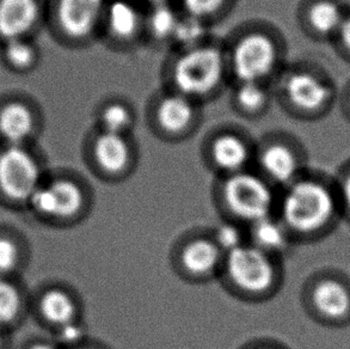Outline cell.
<instances>
[{
    "label": "cell",
    "mask_w": 350,
    "mask_h": 349,
    "mask_svg": "<svg viewBox=\"0 0 350 349\" xmlns=\"http://www.w3.org/2000/svg\"><path fill=\"white\" fill-rule=\"evenodd\" d=\"M281 213L287 229L313 235L332 222L336 213V198L319 181H294L282 200Z\"/></svg>",
    "instance_id": "cell-1"
},
{
    "label": "cell",
    "mask_w": 350,
    "mask_h": 349,
    "mask_svg": "<svg viewBox=\"0 0 350 349\" xmlns=\"http://www.w3.org/2000/svg\"><path fill=\"white\" fill-rule=\"evenodd\" d=\"M41 168L23 146H6L0 151V205L9 208L28 207L41 187Z\"/></svg>",
    "instance_id": "cell-2"
},
{
    "label": "cell",
    "mask_w": 350,
    "mask_h": 349,
    "mask_svg": "<svg viewBox=\"0 0 350 349\" xmlns=\"http://www.w3.org/2000/svg\"><path fill=\"white\" fill-rule=\"evenodd\" d=\"M223 75V55L214 47L188 49L177 59L172 71L176 88L185 96L209 94L220 84Z\"/></svg>",
    "instance_id": "cell-3"
},
{
    "label": "cell",
    "mask_w": 350,
    "mask_h": 349,
    "mask_svg": "<svg viewBox=\"0 0 350 349\" xmlns=\"http://www.w3.org/2000/svg\"><path fill=\"white\" fill-rule=\"evenodd\" d=\"M224 198L237 217L260 222L270 217L273 193L265 181L250 174H236L224 185Z\"/></svg>",
    "instance_id": "cell-4"
},
{
    "label": "cell",
    "mask_w": 350,
    "mask_h": 349,
    "mask_svg": "<svg viewBox=\"0 0 350 349\" xmlns=\"http://www.w3.org/2000/svg\"><path fill=\"white\" fill-rule=\"evenodd\" d=\"M226 268L232 283L245 292H265L274 283V264L269 254L256 246H241L228 253Z\"/></svg>",
    "instance_id": "cell-5"
},
{
    "label": "cell",
    "mask_w": 350,
    "mask_h": 349,
    "mask_svg": "<svg viewBox=\"0 0 350 349\" xmlns=\"http://www.w3.org/2000/svg\"><path fill=\"white\" fill-rule=\"evenodd\" d=\"M278 57V47L268 35L249 34L239 40L233 49V71L243 83H260L273 72Z\"/></svg>",
    "instance_id": "cell-6"
},
{
    "label": "cell",
    "mask_w": 350,
    "mask_h": 349,
    "mask_svg": "<svg viewBox=\"0 0 350 349\" xmlns=\"http://www.w3.org/2000/svg\"><path fill=\"white\" fill-rule=\"evenodd\" d=\"M84 203L81 189L68 179L41 184L29 201L28 208L40 217L66 219L81 211Z\"/></svg>",
    "instance_id": "cell-7"
},
{
    "label": "cell",
    "mask_w": 350,
    "mask_h": 349,
    "mask_svg": "<svg viewBox=\"0 0 350 349\" xmlns=\"http://www.w3.org/2000/svg\"><path fill=\"white\" fill-rule=\"evenodd\" d=\"M284 94L294 108L305 113H318L332 102V89L312 72H294L286 79Z\"/></svg>",
    "instance_id": "cell-8"
},
{
    "label": "cell",
    "mask_w": 350,
    "mask_h": 349,
    "mask_svg": "<svg viewBox=\"0 0 350 349\" xmlns=\"http://www.w3.org/2000/svg\"><path fill=\"white\" fill-rule=\"evenodd\" d=\"M105 0H57V23L72 38L89 36L103 12Z\"/></svg>",
    "instance_id": "cell-9"
},
{
    "label": "cell",
    "mask_w": 350,
    "mask_h": 349,
    "mask_svg": "<svg viewBox=\"0 0 350 349\" xmlns=\"http://www.w3.org/2000/svg\"><path fill=\"white\" fill-rule=\"evenodd\" d=\"M38 16V0H0V35L6 41L23 38Z\"/></svg>",
    "instance_id": "cell-10"
},
{
    "label": "cell",
    "mask_w": 350,
    "mask_h": 349,
    "mask_svg": "<svg viewBox=\"0 0 350 349\" xmlns=\"http://www.w3.org/2000/svg\"><path fill=\"white\" fill-rule=\"evenodd\" d=\"M311 300L318 313L330 321L343 320L350 312V291L335 279L318 281L311 293Z\"/></svg>",
    "instance_id": "cell-11"
},
{
    "label": "cell",
    "mask_w": 350,
    "mask_h": 349,
    "mask_svg": "<svg viewBox=\"0 0 350 349\" xmlns=\"http://www.w3.org/2000/svg\"><path fill=\"white\" fill-rule=\"evenodd\" d=\"M33 131V116L28 107L10 103L0 112V135L8 146H23Z\"/></svg>",
    "instance_id": "cell-12"
},
{
    "label": "cell",
    "mask_w": 350,
    "mask_h": 349,
    "mask_svg": "<svg viewBox=\"0 0 350 349\" xmlns=\"http://www.w3.org/2000/svg\"><path fill=\"white\" fill-rule=\"evenodd\" d=\"M260 166L270 179L279 183H293L298 174V157L284 144H271L265 147L260 158Z\"/></svg>",
    "instance_id": "cell-13"
},
{
    "label": "cell",
    "mask_w": 350,
    "mask_h": 349,
    "mask_svg": "<svg viewBox=\"0 0 350 349\" xmlns=\"http://www.w3.org/2000/svg\"><path fill=\"white\" fill-rule=\"evenodd\" d=\"M194 118V107L185 94H172L161 99L157 108V120L166 132L180 133Z\"/></svg>",
    "instance_id": "cell-14"
},
{
    "label": "cell",
    "mask_w": 350,
    "mask_h": 349,
    "mask_svg": "<svg viewBox=\"0 0 350 349\" xmlns=\"http://www.w3.org/2000/svg\"><path fill=\"white\" fill-rule=\"evenodd\" d=\"M95 157L103 170L118 174L127 166L129 147L121 134L105 132L96 140Z\"/></svg>",
    "instance_id": "cell-15"
},
{
    "label": "cell",
    "mask_w": 350,
    "mask_h": 349,
    "mask_svg": "<svg viewBox=\"0 0 350 349\" xmlns=\"http://www.w3.org/2000/svg\"><path fill=\"white\" fill-rule=\"evenodd\" d=\"M25 298L16 279H0V329L11 334L23 318Z\"/></svg>",
    "instance_id": "cell-16"
},
{
    "label": "cell",
    "mask_w": 350,
    "mask_h": 349,
    "mask_svg": "<svg viewBox=\"0 0 350 349\" xmlns=\"http://www.w3.org/2000/svg\"><path fill=\"white\" fill-rule=\"evenodd\" d=\"M40 316L53 326H66L73 322L76 315V304L65 291L52 288L41 294L38 299Z\"/></svg>",
    "instance_id": "cell-17"
},
{
    "label": "cell",
    "mask_w": 350,
    "mask_h": 349,
    "mask_svg": "<svg viewBox=\"0 0 350 349\" xmlns=\"http://www.w3.org/2000/svg\"><path fill=\"white\" fill-rule=\"evenodd\" d=\"M25 263V248L11 227L0 225V279H16Z\"/></svg>",
    "instance_id": "cell-18"
},
{
    "label": "cell",
    "mask_w": 350,
    "mask_h": 349,
    "mask_svg": "<svg viewBox=\"0 0 350 349\" xmlns=\"http://www.w3.org/2000/svg\"><path fill=\"white\" fill-rule=\"evenodd\" d=\"M346 14L335 0H316L308 10V23L321 36H336Z\"/></svg>",
    "instance_id": "cell-19"
},
{
    "label": "cell",
    "mask_w": 350,
    "mask_h": 349,
    "mask_svg": "<svg viewBox=\"0 0 350 349\" xmlns=\"http://www.w3.org/2000/svg\"><path fill=\"white\" fill-rule=\"evenodd\" d=\"M220 260V248L214 242L198 240L185 246L182 262L190 273L207 274L212 272Z\"/></svg>",
    "instance_id": "cell-20"
},
{
    "label": "cell",
    "mask_w": 350,
    "mask_h": 349,
    "mask_svg": "<svg viewBox=\"0 0 350 349\" xmlns=\"http://www.w3.org/2000/svg\"><path fill=\"white\" fill-rule=\"evenodd\" d=\"M212 156L219 168L234 171L245 164L249 151L241 139L236 135L225 134L214 140Z\"/></svg>",
    "instance_id": "cell-21"
},
{
    "label": "cell",
    "mask_w": 350,
    "mask_h": 349,
    "mask_svg": "<svg viewBox=\"0 0 350 349\" xmlns=\"http://www.w3.org/2000/svg\"><path fill=\"white\" fill-rule=\"evenodd\" d=\"M110 31L118 38H132L139 27L137 9L126 0H115L107 10Z\"/></svg>",
    "instance_id": "cell-22"
},
{
    "label": "cell",
    "mask_w": 350,
    "mask_h": 349,
    "mask_svg": "<svg viewBox=\"0 0 350 349\" xmlns=\"http://www.w3.org/2000/svg\"><path fill=\"white\" fill-rule=\"evenodd\" d=\"M254 240L256 246L267 254L284 250L288 244L286 227L270 217L255 222Z\"/></svg>",
    "instance_id": "cell-23"
},
{
    "label": "cell",
    "mask_w": 350,
    "mask_h": 349,
    "mask_svg": "<svg viewBox=\"0 0 350 349\" xmlns=\"http://www.w3.org/2000/svg\"><path fill=\"white\" fill-rule=\"evenodd\" d=\"M178 21L180 18L176 16L175 11L171 9L170 6L159 4L156 5V8L150 14L148 25L151 29L152 35L154 38L163 40L174 35Z\"/></svg>",
    "instance_id": "cell-24"
},
{
    "label": "cell",
    "mask_w": 350,
    "mask_h": 349,
    "mask_svg": "<svg viewBox=\"0 0 350 349\" xmlns=\"http://www.w3.org/2000/svg\"><path fill=\"white\" fill-rule=\"evenodd\" d=\"M204 33H206V29L204 23L201 22V18L189 16L187 18L178 21L175 33L172 36L182 46L191 49V48L198 47L196 43L202 40Z\"/></svg>",
    "instance_id": "cell-25"
},
{
    "label": "cell",
    "mask_w": 350,
    "mask_h": 349,
    "mask_svg": "<svg viewBox=\"0 0 350 349\" xmlns=\"http://www.w3.org/2000/svg\"><path fill=\"white\" fill-rule=\"evenodd\" d=\"M100 121L105 132L121 134L132 122V115L123 104L113 103L103 109Z\"/></svg>",
    "instance_id": "cell-26"
},
{
    "label": "cell",
    "mask_w": 350,
    "mask_h": 349,
    "mask_svg": "<svg viewBox=\"0 0 350 349\" xmlns=\"http://www.w3.org/2000/svg\"><path fill=\"white\" fill-rule=\"evenodd\" d=\"M5 57L10 65L17 68H25L35 60V49L23 38L9 40L5 46Z\"/></svg>",
    "instance_id": "cell-27"
},
{
    "label": "cell",
    "mask_w": 350,
    "mask_h": 349,
    "mask_svg": "<svg viewBox=\"0 0 350 349\" xmlns=\"http://www.w3.org/2000/svg\"><path fill=\"white\" fill-rule=\"evenodd\" d=\"M237 102L246 112H256L265 105L267 94L260 83L247 81L237 91Z\"/></svg>",
    "instance_id": "cell-28"
},
{
    "label": "cell",
    "mask_w": 350,
    "mask_h": 349,
    "mask_svg": "<svg viewBox=\"0 0 350 349\" xmlns=\"http://www.w3.org/2000/svg\"><path fill=\"white\" fill-rule=\"evenodd\" d=\"M226 0H183L185 10L189 16L204 18L221 9Z\"/></svg>",
    "instance_id": "cell-29"
},
{
    "label": "cell",
    "mask_w": 350,
    "mask_h": 349,
    "mask_svg": "<svg viewBox=\"0 0 350 349\" xmlns=\"http://www.w3.org/2000/svg\"><path fill=\"white\" fill-rule=\"evenodd\" d=\"M217 246L228 253L236 250L241 246V232L231 225H223L219 227L217 232Z\"/></svg>",
    "instance_id": "cell-30"
},
{
    "label": "cell",
    "mask_w": 350,
    "mask_h": 349,
    "mask_svg": "<svg viewBox=\"0 0 350 349\" xmlns=\"http://www.w3.org/2000/svg\"><path fill=\"white\" fill-rule=\"evenodd\" d=\"M336 36L340 43H341L342 47L345 48L347 52L350 54V14H346Z\"/></svg>",
    "instance_id": "cell-31"
},
{
    "label": "cell",
    "mask_w": 350,
    "mask_h": 349,
    "mask_svg": "<svg viewBox=\"0 0 350 349\" xmlns=\"http://www.w3.org/2000/svg\"><path fill=\"white\" fill-rule=\"evenodd\" d=\"M60 329H62L60 331V337H62V341L73 342V341L78 340L81 334V329L76 324H73V322L68 323L66 326H62Z\"/></svg>",
    "instance_id": "cell-32"
},
{
    "label": "cell",
    "mask_w": 350,
    "mask_h": 349,
    "mask_svg": "<svg viewBox=\"0 0 350 349\" xmlns=\"http://www.w3.org/2000/svg\"><path fill=\"white\" fill-rule=\"evenodd\" d=\"M342 196H343V200L346 203L347 207L350 211V171L345 177V181L342 184Z\"/></svg>",
    "instance_id": "cell-33"
},
{
    "label": "cell",
    "mask_w": 350,
    "mask_h": 349,
    "mask_svg": "<svg viewBox=\"0 0 350 349\" xmlns=\"http://www.w3.org/2000/svg\"><path fill=\"white\" fill-rule=\"evenodd\" d=\"M10 333L0 329V349H10Z\"/></svg>",
    "instance_id": "cell-34"
},
{
    "label": "cell",
    "mask_w": 350,
    "mask_h": 349,
    "mask_svg": "<svg viewBox=\"0 0 350 349\" xmlns=\"http://www.w3.org/2000/svg\"><path fill=\"white\" fill-rule=\"evenodd\" d=\"M27 349H57L54 346L51 345V344H47V342H36V344H33V345L29 346Z\"/></svg>",
    "instance_id": "cell-35"
},
{
    "label": "cell",
    "mask_w": 350,
    "mask_h": 349,
    "mask_svg": "<svg viewBox=\"0 0 350 349\" xmlns=\"http://www.w3.org/2000/svg\"><path fill=\"white\" fill-rule=\"evenodd\" d=\"M148 1H151V3H153L154 5H159L165 4L166 0H148Z\"/></svg>",
    "instance_id": "cell-36"
},
{
    "label": "cell",
    "mask_w": 350,
    "mask_h": 349,
    "mask_svg": "<svg viewBox=\"0 0 350 349\" xmlns=\"http://www.w3.org/2000/svg\"><path fill=\"white\" fill-rule=\"evenodd\" d=\"M348 109H349V112H350V94H349V97H348Z\"/></svg>",
    "instance_id": "cell-37"
},
{
    "label": "cell",
    "mask_w": 350,
    "mask_h": 349,
    "mask_svg": "<svg viewBox=\"0 0 350 349\" xmlns=\"http://www.w3.org/2000/svg\"><path fill=\"white\" fill-rule=\"evenodd\" d=\"M81 349H86V348H81Z\"/></svg>",
    "instance_id": "cell-38"
}]
</instances>
